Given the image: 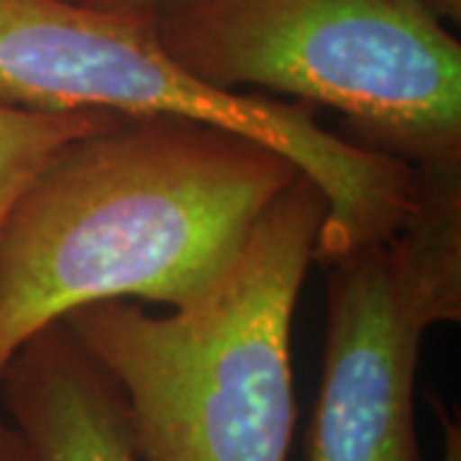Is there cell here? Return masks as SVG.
Returning <instances> with one entry per match:
<instances>
[{"label": "cell", "instance_id": "6da1fadb", "mask_svg": "<svg viewBox=\"0 0 461 461\" xmlns=\"http://www.w3.org/2000/svg\"><path fill=\"white\" fill-rule=\"evenodd\" d=\"M297 175L277 149L187 118L123 115L65 144L0 229V372L85 305L187 303Z\"/></svg>", "mask_w": 461, "mask_h": 461}, {"label": "cell", "instance_id": "7a4b0ae2", "mask_svg": "<svg viewBox=\"0 0 461 461\" xmlns=\"http://www.w3.org/2000/svg\"><path fill=\"white\" fill-rule=\"evenodd\" d=\"M326 218L313 180L272 200L205 290L167 315L108 300L62 318L126 400L141 461H287L293 321Z\"/></svg>", "mask_w": 461, "mask_h": 461}, {"label": "cell", "instance_id": "3957f363", "mask_svg": "<svg viewBox=\"0 0 461 461\" xmlns=\"http://www.w3.org/2000/svg\"><path fill=\"white\" fill-rule=\"evenodd\" d=\"M151 16L203 83L323 105L362 147L461 169V44L426 0H157Z\"/></svg>", "mask_w": 461, "mask_h": 461}, {"label": "cell", "instance_id": "277c9868", "mask_svg": "<svg viewBox=\"0 0 461 461\" xmlns=\"http://www.w3.org/2000/svg\"><path fill=\"white\" fill-rule=\"evenodd\" d=\"M0 105L187 118L277 149L326 200L321 264L393 236L418 200V169L329 131L313 105L198 80L162 47L151 11L0 0Z\"/></svg>", "mask_w": 461, "mask_h": 461}, {"label": "cell", "instance_id": "5b68a950", "mask_svg": "<svg viewBox=\"0 0 461 461\" xmlns=\"http://www.w3.org/2000/svg\"><path fill=\"white\" fill-rule=\"evenodd\" d=\"M323 267L329 323L308 461H423L415 375L423 336L461 318V169L420 172L393 236Z\"/></svg>", "mask_w": 461, "mask_h": 461}, {"label": "cell", "instance_id": "8992f818", "mask_svg": "<svg viewBox=\"0 0 461 461\" xmlns=\"http://www.w3.org/2000/svg\"><path fill=\"white\" fill-rule=\"evenodd\" d=\"M0 393L21 461H141L121 390L62 321L11 357Z\"/></svg>", "mask_w": 461, "mask_h": 461}, {"label": "cell", "instance_id": "52a82bcc", "mask_svg": "<svg viewBox=\"0 0 461 461\" xmlns=\"http://www.w3.org/2000/svg\"><path fill=\"white\" fill-rule=\"evenodd\" d=\"M123 115L87 111H29L0 105V229L33 177L59 149L111 126Z\"/></svg>", "mask_w": 461, "mask_h": 461}, {"label": "cell", "instance_id": "ba28073f", "mask_svg": "<svg viewBox=\"0 0 461 461\" xmlns=\"http://www.w3.org/2000/svg\"><path fill=\"white\" fill-rule=\"evenodd\" d=\"M436 412L441 420V433H444V461H461V429L459 420L451 418V412L444 402H436Z\"/></svg>", "mask_w": 461, "mask_h": 461}, {"label": "cell", "instance_id": "9c48e42d", "mask_svg": "<svg viewBox=\"0 0 461 461\" xmlns=\"http://www.w3.org/2000/svg\"><path fill=\"white\" fill-rule=\"evenodd\" d=\"M95 8H111V11H151L157 0H83Z\"/></svg>", "mask_w": 461, "mask_h": 461}, {"label": "cell", "instance_id": "30bf717a", "mask_svg": "<svg viewBox=\"0 0 461 461\" xmlns=\"http://www.w3.org/2000/svg\"><path fill=\"white\" fill-rule=\"evenodd\" d=\"M429 8L436 16L446 21V23H454L459 26L461 21V0H426Z\"/></svg>", "mask_w": 461, "mask_h": 461}, {"label": "cell", "instance_id": "8fae6325", "mask_svg": "<svg viewBox=\"0 0 461 461\" xmlns=\"http://www.w3.org/2000/svg\"><path fill=\"white\" fill-rule=\"evenodd\" d=\"M0 461H21L16 433L3 420H0Z\"/></svg>", "mask_w": 461, "mask_h": 461}]
</instances>
